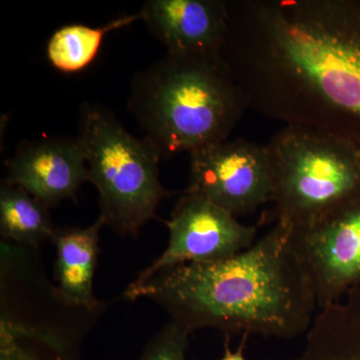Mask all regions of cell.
<instances>
[{"label": "cell", "mask_w": 360, "mask_h": 360, "mask_svg": "<svg viewBox=\"0 0 360 360\" xmlns=\"http://www.w3.org/2000/svg\"><path fill=\"white\" fill-rule=\"evenodd\" d=\"M141 297L160 305L191 335L213 328L227 338L292 340L309 330L319 310L290 229L281 222L233 257L160 270L127 300Z\"/></svg>", "instance_id": "6da1fadb"}, {"label": "cell", "mask_w": 360, "mask_h": 360, "mask_svg": "<svg viewBox=\"0 0 360 360\" xmlns=\"http://www.w3.org/2000/svg\"><path fill=\"white\" fill-rule=\"evenodd\" d=\"M129 108L160 153L226 141L248 103L221 54H165L134 75Z\"/></svg>", "instance_id": "7a4b0ae2"}, {"label": "cell", "mask_w": 360, "mask_h": 360, "mask_svg": "<svg viewBox=\"0 0 360 360\" xmlns=\"http://www.w3.org/2000/svg\"><path fill=\"white\" fill-rule=\"evenodd\" d=\"M265 148L276 222L307 229L360 200L357 135L290 124Z\"/></svg>", "instance_id": "3957f363"}, {"label": "cell", "mask_w": 360, "mask_h": 360, "mask_svg": "<svg viewBox=\"0 0 360 360\" xmlns=\"http://www.w3.org/2000/svg\"><path fill=\"white\" fill-rule=\"evenodd\" d=\"M89 182L96 187L104 225L120 236L137 238L155 219L161 200L174 194L160 179V153L146 139H136L108 108L85 104L79 134Z\"/></svg>", "instance_id": "277c9868"}, {"label": "cell", "mask_w": 360, "mask_h": 360, "mask_svg": "<svg viewBox=\"0 0 360 360\" xmlns=\"http://www.w3.org/2000/svg\"><path fill=\"white\" fill-rule=\"evenodd\" d=\"M163 222L169 231L167 248L139 272L123 297H129L160 270L225 259L248 250L257 241V226L241 224L231 213L186 191L177 200L170 219Z\"/></svg>", "instance_id": "5b68a950"}, {"label": "cell", "mask_w": 360, "mask_h": 360, "mask_svg": "<svg viewBox=\"0 0 360 360\" xmlns=\"http://www.w3.org/2000/svg\"><path fill=\"white\" fill-rule=\"evenodd\" d=\"M186 193L245 217L270 202L271 177L265 146L245 139L217 142L189 153Z\"/></svg>", "instance_id": "8992f818"}, {"label": "cell", "mask_w": 360, "mask_h": 360, "mask_svg": "<svg viewBox=\"0 0 360 360\" xmlns=\"http://www.w3.org/2000/svg\"><path fill=\"white\" fill-rule=\"evenodd\" d=\"M319 309L360 288V200L321 224L290 229Z\"/></svg>", "instance_id": "52a82bcc"}, {"label": "cell", "mask_w": 360, "mask_h": 360, "mask_svg": "<svg viewBox=\"0 0 360 360\" xmlns=\"http://www.w3.org/2000/svg\"><path fill=\"white\" fill-rule=\"evenodd\" d=\"M6 182L51 208L77 200L78 189L89 181L84 146L77 136L26 142L6 160Z\"/></svg>", "instance_id": "ba28073f"}, {"label": "cell", "mask_w": 360, "mask_h": 360, "mask_svg": "<svg viewBox=\"0 0 360 360\" xmlns=\"http://www.w3.org/2000/svg\"><path fill=\"white\" fill-rule=\"evenodd\" d=\"M139 13L167 53L207 56L221 52L229 18L224 0H149Z\"/></svg>", "instance_id": "9c48e42d"}, {"label": "cell", "mask_w": 360, "mask_h": 360, "mask_svg": "<svg viewBox=\"0 0 360 360\" xmlns=\"http://www.w3.org/2000/svg\"><path fill=\"white\" fill-rule=\"evenodd\" d=\"M103 226V220L98 217L86 227H56L51 238L56 250V288L66 302L87 309L110 307L108 302L97 300L94 290Z\"/></svg>", "instance_id": "30bf717a"}, {"label": "cell", "mask_w": 360, "mask_h": 360, "mask_svg": "<svg viewBox=\"0 0 360 360\" xmlns=\"http://www.w3.org/2000/svg\"><path fill=\"white\" fill-rule=\"evenodd\" d=\"M292 360H360V288L317 310L302 354Z\"/></svg>", "instance_id": "8fae6325"}, {"label": "cell", "mask_w": 360, "mask_h": 360, "mask_svg": "<svg viewBox=\"0 0 360 360\" xmlns=\"http://www.w3.org/2000/svg\"><path fill=\"white\" fill-rule=\"evenodd\" d=\"M49 207L20 186L4 180L0 189L1 240L37 250L53 236L56 226Z\"/></svg>", "instance_id": "7c38bea8"}, {"label": "cell", "mask_w": 360, "mask_h": 360, "mask_svg": "<svg viewBox=\"0 0 360 360\" xmlns=\"http://www.w3.org/2000/svg\"><path fill=\"white\" fill-rule=\"evenodd\" d=\"M141 20L139 13L122 16L99 27L84 25L63 26L47 44V58L52 66L63 72L84 70L96 59L106 33Z\"/></svg>", "instance_id": "4fadbf2b"}, {"label": "cell", "mask_w": 360, "mask_h": 360, "mask_svg": "<svg viewBox=\"0 0 360 360\" xmlns=\"http://www.w3.org/2000/svg\"><path fill=\"white\" fill-rule=\"evenodd\" d=\"M0 360H82L78 350L40 338L6 340L0 343Z\"/></svg>", "instance_id": "5bb4252c"}, {"label": "cell", "mask_w": 360, "mask_h": 360, "mask_svg": "<svg viewBox=\"0 0 360 360\" xmlns=\"http://www.w3.org/2000/svg\"><path fill=\"white\" fill-rule=\"evenodd\" d=\"M189 335L174 322H168L146 343L136 360H187Z\"/></svg>", "instance_id": "9a60e30c"}, {"label": "cell", "mask_w": 360, "mask_h": 360, "mask_svg": "<svg viewBox=\"0 0 360 360\" xmlns=\"http://www.w3.org/2000/svg\"><path fill=\"white\" fill-rule=\"evenodd\" d=\"M248 335H243V340H241L240 345L236 350L232 352L231 347H229V338H225L224 342V354L221 359L219 360H248L245 355V349L246 340H248Z\"/></svg>", "instance_id": "2e32d148"}]
</instances>
